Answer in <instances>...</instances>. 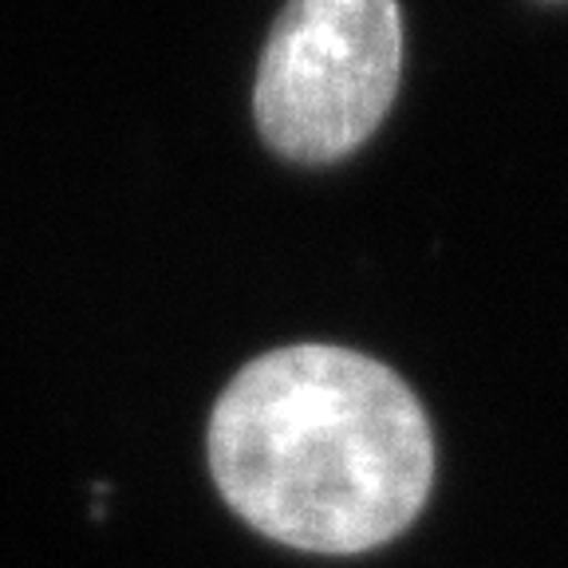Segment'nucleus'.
I'll use <instances>...</instances> for the list:
<instances>
[{
	"label": "nucleus",
	"mask_w": 568,
	"mask_h": 568,
	"mask_svg": "<svg viewBox=\"0 0 568 568\" xmlns=\"http://www.w3.org/2000/svg\"><path fill=\"white\" fill-rule=\"evenodd\" d=\"M210 470L257 532L344 557L415 521L435 478V438L390 367L347 347L293 344L222 390Z\"/></svg>",
	"instance_id": "obj_1"
},
{
	"label": "nucleus",
	"mask_w": 568,
	"mask_h": 568,
	"mask_svg": "<svg viewBox=\"0 0 568 568\" xmlns=\"http://www.w3.org/2000/svg\"><path fill=\"white\" fill-rule=\"evenodd\" d=\"M399 71L395 0H288L261 55V134L284 159H339L387 115Z\"/></svg>",
	"instance_id": "obj_2"
}]
</instances>
